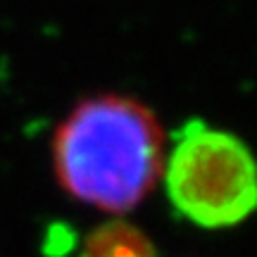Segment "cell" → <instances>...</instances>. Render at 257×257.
<instances>
[{
	"label": "cell",
	"instance_id": "2",
	"mask_svg": "<svg viewBox=\"0 0 257 257\" xmlns=\"http://www.w3.org/2000/svg\"><path fill=\"white\" fill-rule=\"evenodd\" d=\"M165 191L174 210L202 229H229L257 210V160L236 134L188 119L165 157Z\"/></svg>",
	"mask_w": 257,
	"mask_h": 257
},
{
	"label": "cell",
	"instance_id": "3",
	"mask_svg": "<svg viewBox=\"0 0 257 257\" xmlns=\"http://www.w3.org/2000/svg\"><path fill=\"white\" fill-rule=\"evenodd\" d=\"M79 257H157L153 240L136 224L110 219L83 238Z\"/></svg>",
	"mask_w": 257,
	"mask_h": 257
},
{
	"label": "cell",
	"instance_id": "1",
	"mask_svg": "<svg viewBox=\"0 0 257 257\" xmlns=\"http://www.w3.org/2000/svg\"><path fill=\"white\" fill-rule=\"evenodd\" d=\"M167 134L157 114L131 95L86 98L55 128L53 169L74 200L107 214L138 207L165 169Z\"/></svg>",
	"mask_w": 257,
	"mask_h": 257
}]
</instances>
